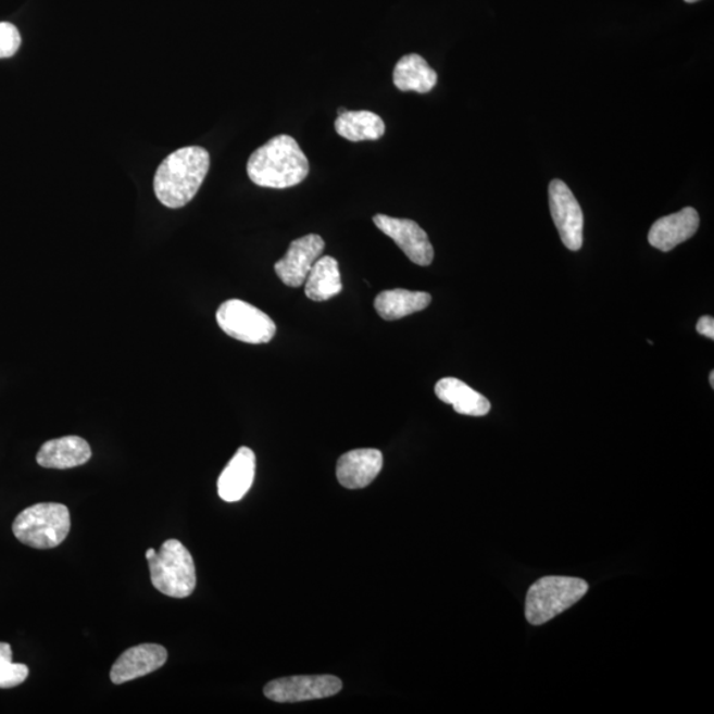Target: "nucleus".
<instances>
[{
    "label": "nucleus",
    "mask_w": 714,
    "mask_h": 714,
    "mask_svg": "<svg viewBox=\"0 0 714 714\" xmlns=\"http://www.w3.org/2000/svg\"><path fill=\"white\" fill-rule=\"evenodd\" d=\"M210 166V152L200 146L174 151L156 170L154 191L158 200L171 210L187 205L197 197Z\"/></svg>",
    "instance_id": "f257e3e1"
},
{
    "label": "nucleus",
    "mask_w": 714,
    "mask_h": 714,
    "mask_svg": "<svg viewBox=\"0 0 714 714\" xmlns=\"http://www.w3.org/2000/svg\"><path fill=\"white\" fill-rule=\"evenodd\" d=\"M247 171L255 186L284 189L306 179L310 163L297 140L280 134L250 155Z\"/></svg>",
    "instance_id": "f03ea898"
},
{
    "label": "nucleus",
    "mask_w": 714,
    "mask_h": 714,
    "mask_svg": "<svg viewBox=\"0 0 714 714\" xmlns=\"http://www.w3.org/2000/svg\"><path fill=\"white\" fill-rule=\"evenodd\" d=\"M71 530L70 510L60 503L28 506L16 516L12 533L24 546L35 549L57 548Z\"/></svg>",
    "instance_id": "7ed1b4c3"
},
{
    "label": "nucleus",
    "mask_w": 714,
    "mask_h": 714,
    "mask_svg": "<svg viewBox=\"0 0 714 714\" xmlns=\"http://www.w3.org/2000/svg\"><path fill=\"white\" fill-rule=\"evenodd\" d=\"M589 585L581 578L548 576L530 586L526 600V618L540 626L575 606L588 593Z\"/></svg>",
    "instance_id": "20e7f679"
},
{
    "label": "nucleus",
    "mask_w": 714,
    "mask_h": 714,
    "mask_svg": "<svg viewBox=\"0 0 714 714\" xmlns=\"http://www.w3.org/2000/svg\"><path fill=\"white\" fill-rule=\"evenodd\" d=\"M149 561L151 584L162 594L187 598L197 588V567L188 549L179 540L164 541Z\"/></svg>",
    "instance_id": "39448f33"
},
{
    "label": "nucleus",
    "mask_w": 714,
    "mask_h": 714,
    "mask_svg": "<svg viewBox=\"0 0 714 714\" xmlns=\"http://www.w3.org/2000/svg\"><path fill=\"white\" fill-rule=\"evenodd\" d=\"M216 320L228 337L249 345L268 343L276 335V323L253 304L229 299L218 308Z\"/></svg>",
    "instance_id": "423d86ee"
},
{
    "label": "nucleus",
    "mask_w": 714,
    "mask_h": 714,
    "mask_svg": "<svg viewBox=\"0 0 714 714\" xmlns=\"http://www.w3.org/2000/svg\"><path fill=\"white\" fill-rule=\"evenodd\" d=\"M343 682L333 675L280 677L266 685L264 693L276 703H301L338 694Z\"/></svg>",
    "instance_id": "0eeeda50"
},
{
    "label": "nucleus",
    "mask_w": 714,
    "mask_h": 714,
    "mask_svg": "<svg viewBox=\"0 0 714 714\" xmlns=\"http://www.w3.org/2000/svg\"><path fill=\"white\" fill-rule=\"evenodd\" d=\"M549 206L564 246L577 252L584 243V213L575 195L563 180L549 185Z\"/></svg>",
    "instance_id": "6e6552de"
},
{
    "label": "nucleus",
    "mask_w": 714,
    "mask_h": 714,
    "mask_svg": "<svg viewBox=\"0 0 714 714\" xmlns=\"http://www.w3.org/2000/svg\"><path fill=\"white\" fill-rule=\"evenodd\" d=\"M374 223L378 230L392 238L414 264L429 266L435 260V249H433L429 236L413 220L376 215Z\"/></svg>",
    "instance_id": "1a4fd4ad"
},
{
    "label": "nucleus",
    "mask_w": 714,
    "mask_h": 714,
    "mask_svg": "<svg viewBox=\"0 0 714 714\" xmlns=\"http://www.w3.org/2000/svg\"><path fill=\"white\" fill-rule=\"evenodd\" d=\"M326 242L321 236L308 235L290 243L288 253L280 259L276 273L280 280L290 288H299L304 283L317 259L321 258Z\"/></svg>",
    "instance_id": "9d476101"
},
{
    "label": "nucleus",
    "mask_w": 714,
    "mask_h": 714,
    "mask_svg": "<svg viewBox=\"0 0 714 714\" xmlns=\"http://www.w3.org/2000/svg\"><path fill=\"white\" fill-rule=\"evenodd\" d=\"M167 657V650L163 646L146 643L131 647L113 664L110 679L117 686L136 680L162 668Z\"/></svg>",
    "instance_id": "9b49d317"
},
{
    "label": "nucleus",
    "mask_w": 714,
    "mask_h": 714,
    "mask_svg": "<svg viewBox=\"0 0 714 714\" xmlns=\"http://www.w3.org/2000/svg\"><path fill=\"white\" fill-rule=\"evenodd\" d=\"M381 451L359 449L348 451L338 461L337 476L339 484L350 490L367 487L376 479L383 468Z\"/></svg>",
    "instance_id": "f8f14e48"
},
{
    "label": "nucleus",
    "mask_w": 714,
    "mask_h": 714,
    "mask_svg": "<svg viewBox=\"0 0 714 714\" xmlns=\"http://www.w3.org/2000/svg\"><path fill=\"white\" fill-rule=\"evenodd\" d=\"M699 225L698 211L687 206L674 215L656 220L650 229L649 242L662 252H671L680 243L689 240L698 231Z\"/></svg>",
    "instance_id": "ddd939ff"
},
{
    "label": "nucleus",
    "mask_w": 714,
    "mask_h": 714,
    "mask_svg": "<svg viewBox=\"0 0 714 714\" xmlns=\"http://www.w3.org/2000/svg\"><path fill=\"white\" fill-rule=\"evenodd\" d=\"M255 475V455L249 448H240L224 468L217 481V491L224 502L235 503L247 496Z\"/></svg>",
    "instance_id": "4468645a"
},
{
    "label": "nucleus",
    "mask_w": 714,
    "mask_h": 714,
    "mask_svg": "<svg viewBox=\"0 0 714 714\" xmlns=\"http://www.w3.org/2000/svg\"><path fill=\"white\" fill-rule=\"evenodd\" d=\"M90 458L89 443L82 437L70 436L42 444L36 461L41 467L65 469L83 466Z\"/></svg>",
    "instance_id": "2eb2a0df"
},
{
    "label": "nucleus",
    "mask_w": 714,
    "mask_h": 714,
    "mask_svg": "<svg viewBox=\"0 0 714 714\" xmlns=\"http://www.w3.org/2000/svg\"><path fill=\"white\" fill-rule=\"evenodd\" d=\"M436 394L444 404L453 405L454 411L463 416L484 417L491 411L490 401L484 394L455 377L441 378L437 383Z\"/></svg>",
    "instance_id": "dca6fc26"
},
{
    "label": "nucleus",
    "mask_w": 714,
    "mask_h": 714,
    "mask_svg": "<svg viewBox=\"0 0 714 714\" xmlns=\"http://www.w3.org/2000/svg\"><path fill=\"white\" fill-rule=\"evenodd\" d=\"M437 82V72L419 54H406L397 61L393 71V84L397 89L425 95L435 89Z\"/></svg>",
    "instance_id": "f3484780"
},
{
    "label": "nucleus",
    "mask_w": 714,
    "mask_h": 714,
    "mask_svg": "<svg viewBox=\"0 0 714 714\" xmlns=\"http://www.w3.org/2000/svg\"><path fill=\"white\" fill-rule=\"evenodd\" d=\"M431 302V296L424 291L404 289L380 292L375 299V309L383 320L392 322L425 310Z\"/></svg>",
    "instance_id": "a211bd4d"
},
{
    "label": "nucleus",
    "mask_w": 714,
    "mask_h": 714,
    "mask_svg": "<svg viewBox=\"0 0 714 714\" xmlns=\"http://www.w3.org/2000/svg\"><path fill=\"white\" fill-rule=\"evenodd\" d=\"M335 130L350 142H363V140L380 139L386 134V124L380 115L368 110H359V112L346 110L335 120Z\"/></svg>",
    "instance_id": "6ab92c4d"
},
{
    "label": "nucleus",
    "mask_w": 714,
    "mask_h": 714,
    "mask_svg": "<svg viewBox=\"0 0 714 714\" xmlns=\"http://www.w3.org/2000/svg\"><path fill=\"white\" fill-rule=\"evenodd\" d=\"M308 298L315 302H325L343 290L338 261L334 258H320L316 260L306 278Z\"/></svg>",
    "instance_id": "aec40b11"
},
{
    "label": "nucleus",
    "mask_w": 714,
    "mask_h": 714,
    "mask_svg": "<svg viewBox=\"0 0 714 714\" xmlns=\"http://www.w3.org/2000/svg\"><path fill=\"white\" fill-rule=\"evenodd\" d=\"M29 669L26 664L12 662L9 643H0V688H15L27 680Z\"/></svg>",
    "instance_id": "412c9836"
},
{
    "label": "nucleus",
    "mask_w": 714,
    "mask_h": 714,
    "mask_svg": "<svg viewBox=\"0 0 714 714\" xmlns=\"http://www.w3.org/2000/svg\"><path fill=\"white\" fill-rule=\"evenodd\" d=\"M22 38L14 24L0 23V59H9L20 51Z\"/></svg>",
    "instance_id": "4be33fe9"
},
{
    "label": "nucleus",
    "mask_w": 714,
    "mask_h": 714,
    "mask_svg": "<svg viewBox=\"0 0 714 714\" xmlns=\"http://www.w3.org/2000/svg\"><path fill=\"white\" fill-rule=\"evenodd\" d=\"M698 333L704 335L705 338L713 340L714 339V320L712 316L706 315L701 317L696 326Z\"/></svg>",
    "instance_id": "5701e85b"
},
{
    "label": "nucleus",
    "mask_w": 714,
    "mask_h": 714,
    "mask_svg": "<svg viewBox=\"0 0 714 714\" xmlns=\"http://www.w3.org/2000/svg\"><path fill=\"white\" fill-rule=\"evenodd\" d=\"M155 554H156L155 549L154 548H149L148 551H146V560L154 558Z\"/></svg>",
    "instance_id": "b1692460"
},
{
    "label": "nucleus",
    "mask_w": 714,
    "mask_h": 714,
    "mask_svg": "<svg viewBox=\"0 0 714 714\" xmlns=\"http://www.w3.org/2000/svg\"><path fill=\"white\" fill-rule=\"evenodd\" d=\"M710 380H711L712 388H714V372L713 371L711 372Z\"/></svg>",
    "instance_id": "393cba45"
},
{
    "label": "nucleus",
    "mask_w": 714,
    "mask_h": 714,
    "mask_svg": "<svg viewBox=\"0 0 714 714\" xmlns=\"http://www.w3.org/2000/svg\"><path fill=\"white\" fill-rule=\"evenodd\" d=\"M345 112H346V109H345V108H340V109L338 110V114H341V113H345Z\"/></svg>",
    "instance_id": "a878e982"
},
{
    "label": "nucleus",
    "mask_w": 714,
    "mask_h": 714,
    "mask_svg": "<svg viewBox=\"0 0 714 714\" xmlns=\"http://www.w3.org/2000/svg\"><path fill=\"white\" fill-rule=\"evenodd\" d=\"M685 2H687V3H694V2H699V0H685Z\"/></svg>",
    "instance_id": "bb28decb"
}]
</instances>
